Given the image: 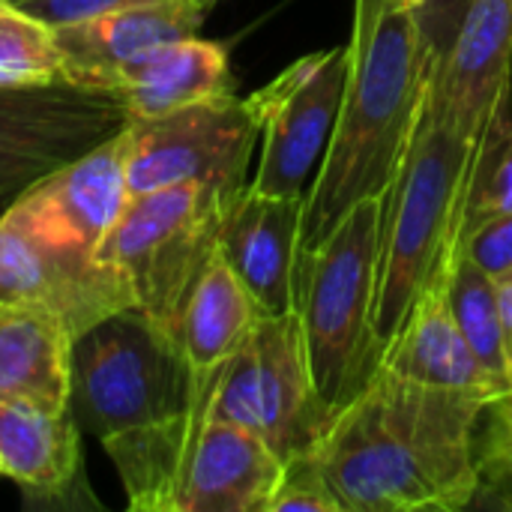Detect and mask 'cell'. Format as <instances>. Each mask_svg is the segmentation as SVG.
<instances>
[{
    "label": "cell",
    "instance_id": "cell-1",
    "mask_svg": "<svg viewBox=\"0 0 512 512\" xmlns=\"http://www.w3.org/2000/svg\"><path fill=\"white\" fill-rule=\"evenodd\" d=\"M486 399L426 387L384 366L336 411L312 450L342 512H459L477 498Z\"/></svg>",
    "mask_w": 512,
    "mask_h": 512
},
{
    "label": "cell",
    "instance_id": "cell-2",
    "mask_svg": "<svg viewBox=\"0 0 512 512\" xmlns=\"http://www.w3.org/2000/svg\"><path fill=\"white\" fill-rule=\"evenodd\" d=\"M348 45L351 72L330 147L306 192L300 252L354 204L393 192L435 69L420 15L402 0H357Z\"/></svg>",
    "mask_w": 512,
    "mask_h": 512
},
{
    "label": "cell",
    "instance_id": "cell-3",
    "mask_svg": "<svg viewBox=\"0 0 512 512\" xmlns=\"http://www.w3.org/2000/svg\"><path fill=\"white\" fill-rule=\"evenodd\" d=\"M480 150L483 138L459 132L423 105L417 135L387 198L372 312L381 348L393 342L423 291L450 282L462 255Z\"/></svg>",
    "mask_w": 512,
    "mask_h": 512
},
{
    "label": "cell",
    "instance_id": "cell-4",
    "mask_svg": "<svg viewBox=\"0 0 512 512\" xmlns=\"http://www.w3.org/2000/svg\"><path fill=\"white\" fill-rule=\"evenodd\" d=\"M387 198L354 204L312 249L297 252L294 312L312 381L333 417L369 384L384 354L372 312Z\"/></svg>",
    "mask_w": 512,
    "mask_h": 512
},
{
    "label": "cell",
    "instance_id": "cell-5",
    "mask_svg": "<svg viewBox=\"0 0 512 512\" xmlns=\"http://www.w3.org/2000/svg\"><path fill=\"white\" fill-rule=\"evenodd\" d=\"M216 372L198 375L177 336L129 306L72 339L69 414L105 444L189 417L210 402Z\"/></svg>",
    "mask_w": 512,
    "mask_h": 512
},
{
    "label": "cell",
    "instance_id": "cell-6",
    "mask_svg": "<svg viewBox=\"0 0 512 512\" xmlns=\"http://www.w3.org/2000/svg\"><path fill=\"white\" fill-rule=\"evenodd\" d=\"M237 192L207 183H177L132 195L96 249L102 261L123 270L135 306L174 336L183 303L216 252L222 219Z\"/></svg>",
    "mask_w": 512,
    "mask_h": 512
},
{
    "label": "cell",
    "instance_id": "cell-7",
    "mask_svg": "<svg viewBox=\"0 0 512 512\" xmlns=\"http://www.w3.org/2000/svg\"><path fill=\"white\" fill-rule=\"evenodd\" d=\"M210 417L255 432L285 465L318 447L333 411L312 381L297 312L255 324L216 372Z\"/></svg>",
    "mask_w": 512,
    "mask_h": 512
},
{
    "label": "cell",
    "instance_id": "cell-8",
    "mask_svg": "<svg viewBox=\"0 0 512 512\" xmlns=\"http://www.w3.org/2000/svg\"><path fill=\"white\" fill-rule=\"evenodd\" d=\"M261 144L255 102L237 93L204 99L162 117L129 120L123 129L129 198L177 183L219 189L249 186V159Z\"/></svg>",
    "mask_w": 512,
    "mask_h": 512
},
{
    "label": "cell",
    "instance_id": "cell-9",
    "mask_svg": "<svg viewBox=\"0 0 512 512\" xmlns=\"http://www.w3.org/2000/svg\"><path fill=\"white\" fill-rule=\"evenodd\" d=\"M132 117L114 93L66 81L0 87V219L48 174L96 150Z\"/></svg>",
    "mask_w": 512,
    "mask_h": 512
},
{
    "label": "cell",
    "instance_id": "cell-10",
    "mask_svg": "<svg viewBox=\"0 0 512 512\" xmlns=\"http://www.w3.org/2000/svg\"><path fill=\"white\" fill-rule=\"evenodd\" d=\"M351 45L306 54L249 99L261 117V162L249 186L264 195H306L330 147Z\"/></svg>",
    "mask_w": 512,
    "mask_h": 512
},
{
    "label": "cell",
    "instance_id": "cell-11",
    "mask_svg": "<svg viewBox=\"0 0 512 512\" xmlns=\"http://www.w3.org/2000/svg\"><path fill=\"white\" fill-rule=\"evenodd\" d=\"M0 300L33 303L54 312L75 336L102 318L135 306V294L120 267L96 252L54 246L0 219Z\"/></svg>",
    "mask_w": 512,
    "mask_h": 512
},
{
    "label": "cell",
    "instance_id": "cell-12",
    "mask_svg": "<svg viewBox=\"0 0 512 512\" xmlns=\"http://www.w3.org/2000/svg\"><path fill=\"white\" fill-rule=\"evenodd\" d=\"M129 204L123 132L39 180L6 216L45 243L96 252Z\"/></svg>",
    "mask_w": 512,
    "mask_h": 512
},
{
    "label": "cell",
    "instance_id": "cell-13",
    "mask_svg": "<svg viewBox=\"0 0 512 512\" xmlns=\"http://www.w3.org/2000/svg\"><path fill=\"white\" fill-rule=\"evenodd\" d=\"M512 90V0H468L459 30L432 69L426 108L471 138H483Z\"/></svg>",
    "mask_w": 512,
    "mask_h": 512
},
{
    "label": "cell",
    "instance_id": "cell-14",
    "mask_svg": "<svg viewBox=\"0 0 512 512\" xmlns=\"http://www.w3.org/2000/svg\"><path fill=\"white\" fill-rule=\"evenodd\" d=\"M303 204L306 195H264L246 186L222 219L216 249L264 315L294 312Z\"/></svg>",
    "mask_w": 512,
    "mask_h": 512
},
{
    "label": "cell",
    "instance_id": "cell-15",
    "mask_svg": "<svg viewBox=\"0 0 512 512\" xmlns=\"http://www.w3.org/2000/svg\"><path fill=\"white\" fill-rule=\"evenodd\" d=\"M216 3L219 0H156L51 27L63 57V81L105 90L108 75L120 63L159 45L198 36Z\"/></svg>",
    "mask_w": 512,
    "mask_h": 512
},
{
    "label": "cell",
    "instance_id": "cell-16",
    "mask_svg": "<svg viewBox=\"0 0 512 512\" xmlns=\"http://www.w3.org/2000/svg\"><path fill=\"white\" fill-rule=\"evenodd\" d=\"M0 477L39 507H102L87 489L81 429L69 411L0 399Z\"/></svg>",
    "mask_w": 512,
    "mask_h": 512
},
{
    "label": "cell",
    "instance_id": "cell-17",
    "mask_svg": "<svg viewBox=\"0 0 512 512\" xmlns=\"http://www.w3.org/2000/svg\"><path fill=\"white\" fill-rule=\"evenodd\" d=\"M285 462L249 429L207 417L177 512H270Z\"/></svg>",
    "mask_w": 512,
    "mask_h": 512
},
{
    "label": "cell",
    "instance_id": "cell-18",
    "mask_svg": "<svg viewBox=\"0 0 512 512\" xmlns=\"http://www.w3.org/2000/svg\"><path fill=\"white\" fill-rule=\"evenodd\" d=\"M105 93H114L132 120L162 117L177 108L234 93L228 45L189 36L120 63Z\"/></svg>",
    "mask_w": 512,
    "mask_h": 512
},
{
    "label": "cell",
    "instance_id": "cell-19",
    "mask_svg": "<svg viewBox=\"0 0 512 512\" xmlns=\"http://www.w3.org/2000/svg\"><path fill=\"white\" fill-rule=\"evenodd\" d=\"M381 366L408 381L468 393L486 402L501 393V384L471 351L453 318L447 282L423 291L393 342L384 348Z\"/></svg>",
    "mask_w": 512,
    "mask_h": 512
},
{
    "label": "cell",
    "instance_id": "cell-20",
    "mask_svg": "<svg viewBox=\"0 0 512 512\" xmlns=\"http://www.w3.org/2000/svg\"><path fill=\"white\" fill-rule=\"evenodd\" d=\"M72 333L48 309L0 300V399L69 411Z\"/></svg>",
    "mask_w": 512,
    "mask_h": 512
},
{
    "label": "cell",
    "instance_id": "cell-21",
    "mask_svg": "<svg viewBox=\"0 0 512 512\" xmlns=\"http://www.w3.org/2000/svg\"><path fill=\"white\" fill-rule=\"evenodd\" d=\"M261 318L264 312L255 297L216 249L183 303L177 342L198 375H213L234 357Z\"/></svg>",
    "mask_w": 512,
    "mask_h": 512
},
{
    "label": "cell",
    "instance_id": "cell-22",
    "mask_svg": "<svg viewBox=\"0 0 512 512\" xmlns=\"http://www.w3.org/2000/svg\"><path fill=\"white\" fill-rule=\"evenodd\" d=\"M447 297H450V309L465 342L471 345V351L480 357V363L504 390L510 384V363H507V348H504L498 282L462 252L459 261L453 264Z\"/></svg>",
    "mask_w": 512,
    "mask_h": 512
},
{
    "label": "cell",
    "instance_id": "cell-23",
    "mask_svg": "<svg viewBox=\"0 0 512 512\" xmlns=\"http://www.w3.org/2000/svg\"><path fill=\"white\" fill-rule=\"evenodd\" d=\"M63 81L54 30L9 0H0V87H45Z\"/></svg>",
    "mask_w": 512,
    "mask_h": 512
},
{
    "label": "cell",
    "instance_id": "cell-24",
    "mask_svg": "<svg viewBox=\"0 0 512 512\" xmlns=\"http://www.w3.org/2000/svg\"><path fill=\"white\" fill-rule=\"evenodd\" d=\"M477 495L489 492L501 507H512V417H504L486 405L477 429Z\"/></svg>",
    "mask_w": 512,
    "mask_h": 512
},
{
    "label": "cell",
    "instance_id": "cell-25",
    "mask_svg": "<svg viewBox=\"0 0 512 512\" xmlns=\"http://www.w3.org/2000/svg\"><path fill=\"white\" fill-rule=\"evenodd\" d=\"M342 512L333 489L318 471L312 453L285 465L282 483L270 501V512Z\"/></svg>",
    "mask_w": 512,
    "mask_h": 512
},
{
    "label": "cell",
    "instance_id": "cell-26",
    "mask_svg": "<svg viewBox=\"0 0 512 512\" xmlns=\"http://www.w3.org/2000/svg\"><path fill=\"white\" fill-rule=\"evenodd\" d=\"M462 252L495 282H504L507 276H512V213L465 228Z\"/></svg>",
    "mask_w": 512,
    "mask_h": 512
},
{
    "label": "cell",
    "instance_id": "cell-27",
    "mask_svg": "<svg viewBox=\"0 0 512 512\" xmlns=\"http://www.w3.org/2000/svg\"><path fill=\"white\" fill-rule=\"evenodd\" d=\"M141 3H156V0H18L15 6L48 27H60V24H72L90 15L117 12V9H129Z\"/></svg>",
    "mask_w": 512,
    "mask_h": 512
},
{
    "label": "cell",
    "instance_id": "cell-28",
    "mask_svg": "<svg viewBox=\"0 0 512 512\" xmlns=\"http://www.w3.org/2000/svg\"><path fill=\"white\" fill-rule=\"evenodd\" d=\"M498 297H501V324H504V348H507V363H510L512 381V276L498 282Z\"/></svg>",
    "mask_w": 512,
    "mask_h": 512
},
{
    "label": "cell",
    "instance_id": "cell-29",
    "mask_svg": "<svg viewBox=\"0 0 512 512\" xmlns=\"http://www.w3.org/2000/svg\"><path fill=\"white\" fill-rule=\"evenodd\" d=\"M489 408L492 411H498V414H504V417H512V381L489 402Z\"/></svg>",
    "mask_w": 512,
    "mask_h": 512
},
{
    "label": "cell",
    "instance_id": "cell-30",
    "mask_svg": "<svg viewBox=\"0 0 512 512\" xmlns=\"http://www.w3.org/2000/svg\"><path fill=\"white\" fill-rule=\"evenodd\" d=\"M402 3H408V6H414V9H420V6H423L426 0H402Z\"/></svg>",
    "mask_w": 512,
    "mask_h": 512
},
{
    "label": "cell",
    "instance_id": "cell-31",
    "mask_svg": "<svg viewBox=\"0 0 512 512\" xmlns=\"http://www.w3.org/2000/svg\"><path fill=\"white\" fill-rule=\"evenodd\" d=\"M9 3H18V0H9Z\"/></svg>",
    "mask_w": 512,
    "mask_h": 512
}]
</instances>
